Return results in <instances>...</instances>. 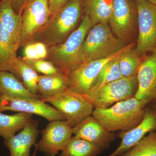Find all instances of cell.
Here are the masks:
<instances>
[{
    "label": "cell",
    "instance_id": "1",
    "mask_svg": "<svg viewBox=\"0 0 156 156\" xmlns=\"http://www.w3.org/2000/svg\"><path fill=\"white\" fill-rule=\"evenodd\" d=\"M22 14L13 10L10 0L0 1V72L14 74L18 60Z\"/></svg>",
    "mask_w": 156,
    "mask_h": 156
},
{
    "label": "cell",
    "instance_id": "2",
    "mask_svg": "<svg viewBox=\"0 0 156 156\" xmlns=\"http://www.w3.org/2000/svg\"><path fill=\"white\" fill-rule=\"evenodd\" d=\"M84 14L83 0H70L52 14L44 26L36 35L33 42L49 47L63 43L80 25Z\"/></svg>",
    "mask_w": 156,
    "mask_h": 156
},
{
    "label": "cell",
    "instance_id": "3",
    "mask_svg": "<svg viewBox=\"0 0 156 156\" xmlns=\"http://www.w3.org/2000/svg\"><path fill=\"white\" fill-rule=\"evenodd\" d=\"M146 106L142 101L134 97L108 108H95L92 115L110 132H126L142 122Z\"/></svg>",
    "mask_w": 156,
    "mask_h": 156
},
{
    "label": "cell",
    "instance_id": "4",
    "mask_svg": "<svg viewBox=\"0 0 156 156\" xmlns=\"http://www.w3.org/2000/svg\"><path fill=\"white\" fill-rule=\"evenodd\" d=\"M92 27L89 18L84 14L80 25L63 43L48 48L46 60L53 63L59 71L68 75L72 70L82 63L81 48Z\"/></svg>",
    "mask_w": 156,
    "mask_h": 156
},
{
    "label": "cell",
    "instance_id": "5",
    "mask_svg": "<svg viewBox=\"0 0 156 156\" xmlns=\"http://www.w3.org/2000/svg\"><path fill=\"white\" fill-rule=\"evenodd\" d=\"M113 34L108 23H100L92 26L81 48L82 62L107 58L129 44Z\"/></svg>",
    "mask_w": 156,
    "mask_h": 156
},
{
    "label": "cell",
    "instance_id": "6",
    "mask_svg": "<svg viewBox=\"0 0 156 156\" xmlns=\"http://www.w3.org/2000/svg\"><path fill=\"white\" fill-rule=\"evenodd\" d=\"M138 87L137 75L123 78L92 88L84 95L94 108H105L135 97Z\"/></svg>",
    "mask_w": 156,
    "mask_h": 156
},
{
    "label": "cell",
    "instance_id": "7",
    "mask_svg": "<svg viewBox=\"0 0 156 156\" xmlns=\"http://www.w3.org/2000/svg\"><path fill=\"white\" fill-rule=\"evenodd\" d=\"M41 100L52 105L65 117L73 128L85 118L92 115L93 106L84 95L68 89L63 92Z\"/></svg>",
    "mask_w": 156,
    "mask_h": 156
},
{
    "label": "cell",
    "instance_id": "8",
    "mask_svg": "<svg viewBox=\"0 0 156 156\" xmlns=\"http://www.w3.org/2000/svg\"><path fill=\"white\" fill-rule=\"evenodd\" d=\"M135 46V43H130L122 50L107 58L85 62L79 65L68 75L69 81L68 89L81 95H86L92 88L101 70L108 62L121 56L126 50L134 48Z\"/></svg>",
    "mask_w": 156,
    "mask_h": 156
},
{
    "label": "cell",
    "instance_id": "9",
    "mask_svg": "<svg viewBox=\"0 0 156 156\" xmlns=\"http://www.w3.org/2000/svg\"><path fill=\"white\" fill-rule=\"evenodd\" d=\"M138 34L135 50L140 56L156 50V7L147 0H136Z\"/></svg>",
    "mask_w": 156,
    "mask_h": 156
},
{
    "label": "cell",
    "instance_id": "10",
    "mask_svg": "<svg viewBox=\"0 0 156 156\" xmlns=\"http://www.w3.org/2000/svg\"><path fill=\"white\" fill-rule=\"evenodd\" d=\"M109 23L115 36L129 44L137 25L136 0H113Z\"/></svg>",
    "mask_w": 156,
    "mask_h": 156
},
{
    "label": "cell",
    "instance_id": "11",
    "mask_svg": "<svg viewBox=\"0 0 156 156\" xmlns=\"http://www.w3.org/2000/svg\"><path fill=\"white\" fill-rule=\"evenodd\" d=\"M22 13L20 48L33 42L52 15L48 0H33L25 6Z\"/></svg>",
    "mask_w": 156,
    "mask_h": 156
},
{
    "label": "cell",
    "instance_id": "12",
    "mask_svg": "<svg viewBox=\"0 0 156 156\" xmlns=\"http://www.w3.org/2000/svg\"><path fill=\"white\" fill-rule=\"evenodd\" d=\"M16 112L36 115L45 118L49 122L56 120H66L61 112L41 99L14 98L0 96V112Z\"/></svg>",
    "mask_w": 156,
    "mask_h": 156
},
{
    "label": "cell",
    "instance_id": "13",
    "mask_svg": "<svg viewBox=\"0 0 156 156\" xmlns=\"http://www.w3.org/2000/svg\"><path fill=\"white\" fill-rule=\"evenodd\" d=\"M41 134L37 144L38 150L46 156H55L72 137V128L66 120H56L50 122Z\"/></svg>",
    "mask_w": 156,
    "mask_h": 156
},
{
    "label": "cell",
    "instance_id": "14",
    "mask_svg": "<svg viewBox=\"0 0 156 156\" xmlns=\"http://www.w3.org/2000/svg\"><path fill=\"white\" fill-rule=\"evenodd\" d=\"M72 130L75 136L89 141L102 151L108 149L116 138L113 132L108 131L91 115L73 127Z\"/></svg>",
    "mask_w": 156,
    "mask_h": 156
},
{
    "label": "cell",
    "instance_id": "15",
    "mask_svg": "<svg viewBox=\"0 0 156 156\" xmlns=\"http://www.w3.org/2000/svg\"><path fill=\"white\" fill-rule=\"evenodd\" d=\"M138 87L135 97L146 105L156 103V53L142 60L137 74Z\"/></svg>",
    "mask_w": 156,
    "mask_h": 156
},
{
    "label": "cell",
    "instance_id": "16",
    "mask_svg": "<svg viewBox=\"0 0 156 156\" xmlns=\"http://www.w3.org/2000/svg\"><path fill=\"white\" fill-rule=\"evenodd\" d=\"M156 130V111L151 108H145L144 118L138 126L126 132H121L120 145L108 156H118L130 150L146 136L147 133Z\"/></svg>",
    "mask_w": 156,
    "mask_h": 156
},
{
    "label": "cell",
    "instance_id": "17",
    "mask_svg": "<svg viewBox=\"0 0 156 156\" xmlns=\"http://www.w3.org/2000/svg\"><path fill=\"white\" fill-rule=\"evenodd\" d=\"M39 122L32 119L17 135L8 140L4 144L10 151V156H30L31 148L37 145L40 133Z\"/></svg>",
    "mask_w": 156,
    "mask_h": 156
},
{
    "label": "cell",
    "instance_id": "18",
    "mask_svg": "<svg viewBox=\"0 0 156 156\" xmlns=\"http://www.w3.org/2000/svg\"><path fill=\"white\" fill-rule=\"evenodd\" d=\"M69 85L67 75L62 72L49 75H39L38 94L41 98L54 96L68 89Z\"/></svg>",
    "mask_w": 156,
    "mask_h": 156
},
{
    "label": "cell",
    "instance_id": "19",
    "mask_svg": "<svg viewBox=\"0 0 156 156\" xmlns=\"http://www.w3.org/2000/svg\"><path fill=\"white\" fill-rule=\"evenodd\" d=\"M41 99L38 94L30 92L18 80L14 74L9 71L0 72V96Z\"/></svg>",
    "mask_w": 156,
    "mask_h": 156
},
{
    "label": "cell",
    "instance_id": "20",
    "mask_svg": "<svg viewBox=\"0 0 156 156\" xmlns=\"http://www.w3.org/2000/svg\"><path fill=\"white\" fill-rule=\"evenodd\" d=\"M113 0H83L84 14L92 27L100 23H109L111 17Z\"/></svg>",
    "mask_w": 156,
    "mask_h": 156
},
{
    "label": "cell",
    "instance_id": "21",
    "mask_svg": "<svg viewBox=\"0 0 156 156\" xmlns=\"http://www.w3.org/2000/svg\"><path fill=\"white\" fill-rule=\"evenodd\" d=\"M32 115L23 112L12 115L0 112V136L5 140L14 136L32 119Z\"/></svg>",
    "mask_w": 156,
    "mask_h": 156
},
{
    "label": "cell",
    "instance_id": "22",
    "mask_svg": "<svg viewBox=\"0 0 156 156\" xmlns=\"http://www.w3.org/2000/svg\"><path fill=\"white\" fill-rule=\"evenodd\" d=\"M101 152L89 141L74 136L70 138L59 156H97Z\"/></svg>",
    "mask_w": 156,
    "mask_h": 156
},
{
    "label": "cell",
    "instance_id": "23",
    "mask_svg": "<svg viewBox=\"0 0 156 156\" xmlns=\"http://www.w3.org/2000/svg\"><path fill=\"white\" fill-rule=\"evenodd\" d=\"M14 75L20 76L23 83L30 92L38 94L37 84L39 75L33 68L22 58L18 57V60L14 69Z\"/></svg>",
    "mask_w": 156,
    "mask_h": 156
},
{
    "label": "cell",
    "instance_id": "24",
    "mask_svg": "<svg viewBox=\"0 0 156 156\" xmlns=\"http://www.w3.org/2000/svg\"><path fill=\"white\" fill-rule=\"evenodd\" d=\"M140 57V54L134 48L126 50L122 54L119 60V66L123 78L137 75L142 62Z\"/></svg>",
    "mask_w": 156,
    "mask_h": 156
},
{
    "label": "cell",
    "instance_id": "25",
    "mask_svg": "<svg viewBox=\"0 0 156 156\" xmlns=\"http://www.w3.org/2000/svg\"><path fill=\"white\" fill-rule=\"evenodd\" d=\"M121 56L111 60L104 66L93 83L92 88L108 83L123 78L119 66V60Z\"/></svg>",
    "mask_w": 156,
    "mask_h": 156
},
{
    "label": "cell",
    "instance_id": "26",
    "mask_svg": "<svg viewBox=\"0 0 156 156\" xmlns=\"http://www.w3.org/2000/svg\"><path fill=\"white\" fill-rule=\"evenodd\" d=\"M26 62L37 73H40L45 75L54 74L59 71L53 63L46 59H37L33 61Z\"/></svg>",
    "mask_w": 156,
    "mask_h": 156
},
{
    "label": "cell",
    "instance_id": "27",
    "mask_svg": "<svg viewBox=\"0 0 156 156\" xmlns=\"http://www.w3.org/2000/svg\"><path fill=\"white\" fill-rule=\"evenodd\" d=\"M147 135L130 150L118 156H147Z\"/></svg>",
    "mask_w": 156,
    "mask_h": 156
},
{
    "label": "cell",
    "instance_id": "28",
    "mask_svg": "<svg viewBox=\"0 0 156 156\" xmlns=\"http://www.w3.org/2000/svg\"><path fill=\"white\" fill-rule=\"evenodd\" d=\"M23 57L22 59L26 61H33L39 59L34 42L29 43L23 46Z\"/></svg>",
    "mask_w": 156,
    "mask_h": 156
},
{
    "label": "cell",
    "instance_id": "29",
    "mask_svg": "<svg viewBox=\"0 0 156 156\" xmlns=\"http://www.w3.org/2000/svg\"><path fill=\"white\" fill-rule=\"evenodd\" d=\"M147 136V156H156V130L149 133Z\"/></svg>",
    "mask_w": 156,
    "mask_h": 156
},
{
    "label": "cell",
    "instance_id": "30",
    "mask_svg": "<svg viewBox=\"0 0 156 156\" xmlns=\"http://www.w3.org/2000/svg\"><path fill=\"white\" fill-rule=\"evenodd\" d=\"M39 59H46L48 56V48L41 42H33Z\"/></svg>",
    "mask_w": 156,
    "mask_h": 156
},
{
    "label": "cell",
    "instance_id": "31",
    "mask_svg": "<svg viewBox=\"0 0 156 156\" xmlns=\"http://www.w3.org/2000/svg\"><path fill=\"white\" fill-rule=\"evenodd\" d=\"M70 0H48L52 14H55L63 8Z\"/></svg>",
    "mask_w": 156,
    "mask_h": 156
},
{
    "label": "cell",
    "instance_id": "32",
    "mask_svg": "<svg viewBox=\"0 0 156 156\" xmlns=\"http://www.w3.org/2000/svg\"><path fill=\"white\" fill-rule=\"evenodd\" d=\"M26 0H10L13 10L17 14H22Z\"/></svg>",
    "mask_w": 156,
    "mask_h": 156
},
{
    "label": "cell",
    "instance_id": "33",
    "mask_svg": "<svg viewBox=\"0 0 156 156\" xmlns=\"http://www.w3.org/2000/svg\"><path fill=\"white\" fill-rule=\"evenodd\" d=\"M147 1L156 7V0H147Z\"/></svg>",
    "mask_w": 156,
    "mask_h": 156
},
{
    "label": "cell",
    "instance_id": "34",
    "mask_svg": "<svg viewBox=\"0 0 156 156\" xmlns=\"http://www.w3.org/2000/svg\"><path fill=\"white\" fill-rule=\"evenodd\" d=\"M33 0H26L25 1V6L27 4H29L31 2H32ZM24 6V7H25Z\"/></svg>",
    "mask_w": 156,
    "mask_h": 156
},
{
    "label": "cell",
    "instance_id": "35",
    "mask_svg": "<svg viewBox=\"0 0 156 156\" xmlns=\"http://www.w3.org/2000/svg\"><path fill=\"white\" fill-rule=\"evenodd\" d=\"M38 150V147L37 145L35 146V150L34 152V153L33 154L32 156H35L36 153L37 151Z\"/></svg>",
    "mask_w": 156,
    "mask_h": 156
},
{
    "label": "cell",
    "instance_id": "36",
    "mask_svg": "<svg viewBox=\"0 0 156 156\" xmlns=\"http://www.w3.org/2000/svg\"><path fill=\"white\" fill-rule=\"evenodd\" d=\"M152 108H154L156 111V103H154L152 105Z\"/></svg>",
    "mask_w": 156,
    "mask_h": 156
},
{
    "label": "cell",
    "instance_id": "37",
    "mask_svg": "<svg viewBox=\"0 0 156 156\" xmlns=\"http://www.w3.org/2000/svg\"><path fill=\"white\" fill-rule=\"evenodd\" d=\"M155 52H156V51H155Z\"/></svg>",
    "mask_w": 156,
    "mask_h": 156
}]
</instances>
